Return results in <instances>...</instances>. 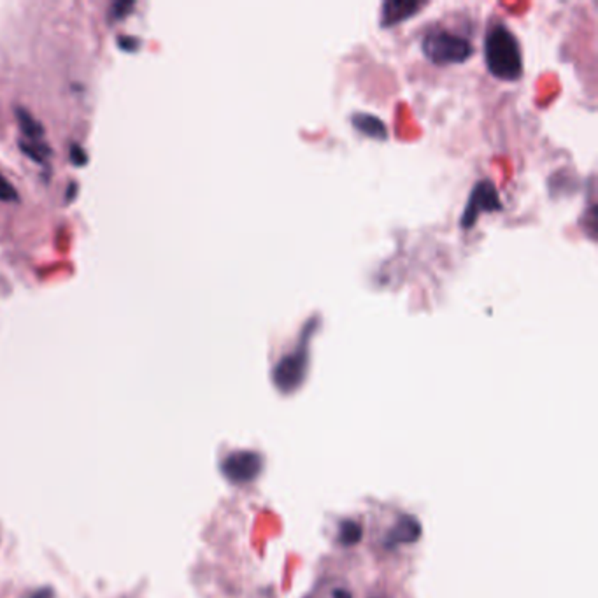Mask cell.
Instances as JSON below:
<instances>
[{"mask_svg": "<svg viewBox=\"0 0 598 598\" xmlns=\"http://www.w3.org/2000/svg\"><path fill=\"white\" fill-rule=\"evenodd\" d=\"M485 64L501 82H517L523 76V53L517 37L506 25H495L485 37Z\"/></svg>", "mask_w": 598, "mask_h": 598, "instance_id": "1", "label": "cell"}, {"mask_svg": "<svg viewBox=\"0 0 598 598\" xmlns=\"http://www.w3.org/2000/svg\"><path fill=\"white\" fill-rule=\"evenodd\" d=\"M422 50L427 60L439 67L465 64L474 55V46L469 39L444 28L428 32L423 37Z\"/></svg>", "mask_w": 598, "mask_h": 598, "instance_id": "2", "label": "cell"}, {"mask_svg": "<svg viewBox=\"0 0 598 598\" xmlns=\"http://www.w3.org/2000/svg\"><path fill=\"white\" fill-rule=\"evenodd\" d=\"M313 330H316V323L309 322L302 329V339L299 342L297 349L293 353H288L286 356H283L277 361V365L274 367V383L283 392L295 390L306 376L307 358H309V341H311Z\"/></svg>", "mask_w": 598, "mask_h": 598, "instance_id": "3", "label": "cell"}, {"mask_svg": "<svg viewBox=\"0 0 598 598\" xmlns=\"http://www.w3.org/2000/svg\"><path fill=\"white\" fill-rule=\"evenodd\" d=\"M502 209H504V206L501 202V197H499V191H497L495 184L488 179H483L470 191L469 202H467V206L463 209V214L460 218V227L463 230H470V229L476 227L481 214L499 213Z\"/></svg>", "mask_w": 598, "mask_h": 598, "instance_id": "4", "label": "cell"}, {"mask_svg": "<svg viewBox=\"0 0 598 598\" xmlns=\"http://www.w3.org/2000/svg\"><path fill=\"white\" fill-rule=\"evenodd\" d=\"M427 7V2L415 0H386L381 5V27L392 28L402 21L416 16L422 9Z\"/></svg>", "mask_w": 598, "mask_h": 598, "instance_id": "5", "label": "cell"}, {"mask_svg": "<svg viewBox=\"0 0 598 598\" xmlns=\"http://www.w3.org/2000/svg\"><path fill=\"white\" fill-rule=\"evenodd\" d=\"M221 469L223 474L234 483L250 481L258 472V456L252 453H234L225 458Z\"/></svg>", "mask_w": 598, "mask_h": 598, "instance_id": "6", "label": "cell"}, {"mask_svg": "<svg viewBox=\"0 0 598 598\" xmlns=\"http://www.w3.org/2000/svg\"><path fill=\"white\" fill-rule=\"evenodd\" d=\"M351 123L354 127L356 132L377 139V141H386L388 139V128L384 125L383 120H379L374 114H367V113H354L351 116Z\"/></svg>", "mask_w": 598, "mask_h": 598, "instance_id": "7", "label": "cell"}, {"mask_svg": "<svg viewBox=\"0 0 598 598\" xmlns=\"http://www.w3.org/2000/svg\"><path fill=\"white\" fill-rule=\"evenodd\" d=\"M16 118H18L19 128H21L23 136L27 137V141H41V137L44 136V127L41 125V121H37L23 107H16Z\"/></svg>", "mask_w": 598, "mask_h": 598, "instance_id": "8", "label": "cell"}, {"mask_svg": "<svg viewBox=\"0 0 598 598\" xmlns=\"http://www.w3.org/2000/svg\"><path fill=\"white\" fill-rule=\"evenodd\" d=\"M19 148L28 159H32L39 164H43L51 155V150L46 146V143H41V141H27L25 139V141H21Z\"/></svg>", "mask_w": 598, "mask_h": 598, "instance_id": "9", "label": "cell"}, {"mask_svg": "<svg viewBox=\"0 0 598 598\" xmlns=\"http://www.w3.org/2000/svg\"><path fill=\"white\" fill-rule=\"evenodd\" d=\"M19 198L18 190L9 183V179L0 172V202H16Z\"/></svg>", "mask_w": 598, "mask_h": 598, "instance_id": "10", "label": "cell"}, {"mask_svg": "<svg viewBox=\"0 0 598 598\" xmlns=\"http://www.w3.org/2000/svg\"><path fill=\"white\" fill-rule=\"evenodd\" d=\"M134 7V2H125V0H120V2H114L113 5H111V11H109V16H111V19H114V21H118V19H123L128 12H130V9Z\"/></svg>", "mask_w": 598, "mask_h": 598, "instance_id": "11", "label": "cell"}, {"mask_svg": "<svg viewBox=\"0 0 598 598\" xmlns=\"http://www.w3.org/2000/svg\"><path fill=\"white\" fill-rule=\"evenodd\" d=\"M71 162L78 167H83L86 162H88V157H86V151L80 146V144H73L71 146Z\"/></svg>", "mask_w": 598, "mask_h": 598, "instance_id": "12", "label": "cell"}, {"mask_svg": "<svg viewBox=\"0 0 598 598\" xmlns=\"http://www.w3.org/2000/svg\"><path fill=\"white\" fill-rule=\"evenodd\" d=\"M53 597V592L51 590H41L37 594H34L30 598H51Z\"/></svg>", "mask_w": 598, "mask_h": 598, "instance_id": "13", "label": "cell"}]
</instances>
